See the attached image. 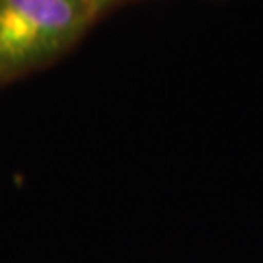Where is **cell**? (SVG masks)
I'll list each match as a JSON object with an SVG mask.
<instances>
[{"instance_id":"1","label":"cell","mask_w":263,"mask_h":263,"mask_svg":"<svg viewBox=\"0 0 263 263\" xmlns=\"http://www.w3.org/2000/svg\"><path fill=\"white\" fill-rule=\"evenodd\" d=\"M121 0H0V86L66 55Z\"/></svg>"}]
</instances>
